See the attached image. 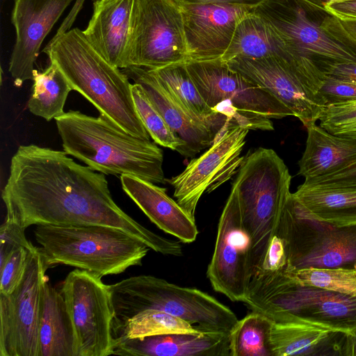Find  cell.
<instances>
[{
    "label": "cell",
    "mask_w": 356,
    "mask_h": 356,
    "mask_svg": "<svg viewBox=\"0 0 356 356\" xmlns=\"http://www.w3.org/2000/svg\"><path fill=\"white\" fill-rule=\"evenodd\" d=\"M134 0H95L83 33L96 51L114 67L127 68V52Z\"/></svg>",
    "instance_id": "20"
},
{
    "label": "cell",
    "mask_w": 356,
    "mask_h": 356,
    "mask_svg": "<svg viewBox=\"0 0 356 356\" xmlns=\"http://www.w3.org/2000/svg\"><path fill=\"white\" fill-rule=\"evenodd\" d=\"M185 3H227L254 8L265 0H178Z\"/></svg>",
    "instance_id": "44"
},
{
    "label": "cell",
    "mask_w": 356,
    "mask_h": 356,
    "mask_svg": "<svg viewBox=\"0 0 356 356\" xmlns=\"http://www.w3.org/2000/svg\"><path fill=\"white\" fill-rule=\"evenodd\" d=\"M188 61L221 59L239 22L254 8L227 3H181Z\"/></svg>",
    "instance_id": "17"
},
{
    "label": "cell",
    "mask_w": 356,
    "mask_h": 356,
    "mask_svg": "<svg viewBox=\"0 0 356 356\" xmlns=\"http://www.w3.org/2000/svg\"><path fill=\"white\" fill-rule=\"evenodd\" d=\"M318 120L328 132L356 140V100L326 105Z\"/></svg>",
    "instance_id": "34"
},
{
    "label": "cell",
    "mask_w": 356,
    "mask_h": 356,
    "mask_svg": "<svg viewBox=\"0 0 356 356\" xmlns=\"http://www.w3.org/2000/svg\"><path fill=\"white\" fill-rule=\"evenodd\" d=\"M39 356H78L74 325L65 298L44 282L38 328Z\"/></svg>",
    "instance_id": "25"
},
{
    "label": "cell",
    "mask_w": 356,
    "mask_h": 356,
    "mask_svg": "<svg viewBox=\"0 0 356 356\" xmlns=\"http://www.w3.org/2000/svg\"><path fill=\"white\" fill-rule=\"evenodd\" d=\"M42 51L73 90L81 94L99 113L127 133L150 140L136 110L129 77L96 51L83 31L74 28L56 34Z\"/></svg>",
    "instance_id": "3"
},
{
    "label": "cell",
    "mask_w": 356,
    "mask_h": 356,
    "mask_svg": "<svg viewBox=\"0 0 356 356\" xmlns=\"http://www.w3.org/2000/svg\"><path fill=\"white\" fill-rule=\"evenodd\" d=\"M319 95L325 106L356 100V83L324 76Z\"/></svg>",
    "instance_id": "37"
},
{
    "label": "cell",
    "mask_w": 356,
    "mask_h": 356,
    "mask_svg": "<svg viewBox=\"0 0 356 356\" xmlns=\"http://www.w3.org/2000/svg\"><path fill=\"white\" fill-rule=\"evenodd\" d=\"M25 229L19 225L5 220L0 228V264L16 249L33 244L26 238Z\"/></svg>",
    "instance_id": "38"
},
{
    "label": "cell",
    "mask_w": 356,
    "mask_h": 356,
    "mask_svg": "<svg viewBox=\"0 0 356 356\" xmlns=\"http://www.w3.org/2000/svg\"><path fill=\"white\" fill-rule=\"evenodd\" d=\"M325 10L341 19H356V0H342L331 2Z\"/></svg>",
    "instance_id": "42"
},
{
    "label": "cell",
    "mask_w": 356,
    "mask_h": 356,
    "mask_svg": "<svg viewBox=\"0 0 356 356\" xmlns=\"http://www.w3.org/2000/svg\"><path fill=\"white\" fill-rule=\"evenodd\" d=\"M35 248L33 245L29 247H20L0 264L1 294L11 293L21 284L27 268L30 254Z\"/></svg>",
    "instance_id": "35"
},
{
    "label": "cell",
    "mask_w": 356,
    "mask_h": 356,
    "mask_svg": "<svg viewBox=\"0 0 356 356\" xmlns=\"http://www.w3.org/2000/svg\"><path fill=\"white\" fill-rule=\"evenodd\" d=\"M183 15L178 0H134L127 67L157 69L186 63Z\"/></svg>",
    "instance_id": "12"
},
{
    "label": "cell",
    "mask_w": 356,
    "mask_h": 356,
    "mask_svg": "<svg viewBox=\"0 0 356 356\" xmlns=\"http://www.w3.org/2000/svg\"><path fill=\"white\" fill-rule=\"evenodd\" d=\"M187 70L207 105L249 129L273 131L270 119L293 116L274 95L220 59L187 61Z\"/></svg>",
    "instance_id": "8"
},
{
    "label": "cell",
    "mask_w": 356,
    "mask_h": 356,
    "mask_svg": "<svg viewBox=\"0 0 356 356\" xmlns=\"http://www.w3.org/2000/svg\"><path fill=\"white\" fill-rule=\"evenodd\" d=\"M322 26L338 40L356 51V19L338 18L328 12L322 21Z\"/></svg>",
    "instance_id": "39"
},
{
    "label": "cell",
    "mask_w": 356,
    "mask_h": 356,
    "mask_svg": "<svg viewBox=\"0 0 356 356\" xmlns=\"http://www.w3.org/2000/svg\"><path fill=\"white\" fill-rule=\"evenodd\" d=\"M226 63L274 95L306 128L318 120L325 106L319 95L324 74L313 60L277 55L238 58Z\"/></svg>",
    "instance_id": "10"
},
{
    "label": "cell",
    "mask_w": 356,
    "mask_h": 356,
    "mask_svg": "<svg viewBox=\"0 0 356 356\" xmlns=\"http://www.w3.org/2000/svg\"><path fill=\"white\" fill-rule=\"evenodd\" d=\"M123 72L139 84L170 129L185 144V156L193 157L209 147L215 134L196 120L163 86L149 69L131 66Z\"/></svg>",
    "instance_id": "19"
},
{
    "label": "cell",
    "mask_w": 356,
    "mask_h": 356,
    "mask_svg": "<svg viewBox=\"0 0 356 356\" xmlns=\"http://www.w3.org/2000/svg\"><path fill=\"white\" fill-rule=\"evenodd\" d=\"M106 175L65 151L20 145L11 158L1 197L6 220L31 225H103L120 229L164 255L180 257L179 242L147 229L114 202Z\"/></svg>",
    "instance_id": "1"
},
{
    "label": "cell",
    "mask_w": 356,
    "mask_h": 356,
    "mask_svg": "<svg viewBox=\"0 0 356 356\" xmlns=\"http://www.w3.org/2000/svg\"><path fill=\"white\" fill-rule=\"evenodd\" d=\"M229 334H168L124 339L114 343L113 355L230 356Z\"/></svg>",
    "instance_id": "22"
},
{
    "label": "cell",
    "mask_w": 356,
    "mask_h": 356,
    "mask_svg": "<svg viewBox=\"0 0 356 356\" xmlns=\"http://www.w3.org/2000/svg\"><path fill=\"white\" fill-rule=\"evenodd\" d=\"M72 319L78 356L113 355L114 310L109 285L102 277L76 268L60 289Z\"/></svg>",
    "instance_id": "13"
},
{
    "label": "cell",
    "mask_w": 356,
    "mask_h": 356,
    "mask_svg": "<svg viewBox=\"0 0 356 356\" xmlns=\"http://www.w3.org/2000/svg\"><path fill=\"white\" fill-rule=\"evenodd\" d=\"M273 323L255 311L238 320L229 334L230 356H273L270 343Z\"/></svg>",
    "instance_id": "31"
},
{
    "label": "cell",
    "mask_w": 356,
    "mask_h": 356,
    "mask_svg": "<svg viewBox=\"0 0 356 356\" xmlns=\"http://www.w3.org/2000/svg\"><path fill=\"white\" fill-rule=\"evenodd\" d=\"M346 332L301 322H273L270 343L273 356H341Z\"/></svg>",
    "instance_id": "23"
},
{
    "label": "cell",
    "mask_w": 356,
    "mask_h": 356,
    "mask_svg": "<svg viewBox=\"0 0 356 356\" xmlns=\"http://www.w3.org/2000/svg\"><path fill=\"white\" fill-rule=\"evenodd\" d=\"M63 151L104 175H129L164 184L163 154L156 143L134 136L99 113L69 111L56 119Z\"/></svg>",
    "instance_id": "2"
},
{
    "label": "cell",
    "mask_w": 356,
    "mask_h": 356,
    "mask_svg": "<svg viewBox=\"0 0 356 356\" xmlns=\"http://www.w3.org/2000/svg\"><path fill=\"white\" fill-rule=\"evenodd\" d=\"M149 70L186 110L215 135L228 120L207 105L191 78L186 63Z\"/></svg>",
    "instance_id": "27"
},
{
    "label": "cell",
    "mask_w": 356,
    "mask_h": 356,
    "mask_svg": "<svg viewBox=\"0 0 356 356\" xmlns=\"http://www.w3.org/2000/svg\"><path fill=\"white\" fill-rule=\"evenodd\" d=\"M303 1L314 7L325 10V7L330 3L334 2V1H342V0H303Z\"/></svg>",
    "instance_id": "45"
},
{
    "label": "cell",
    "mask_w": 356,
    "mask_h": 356,
    "mask_svg": "<svg viewBox=\"0 0 356 356\" xmlns=\"http://www.w3.org/2000/svg\"><path fill=\"white\" fill-rule=\"evenodd\" d=\"M317 66L324 76L356 83V63L324 62Z\"/></svg>",
    "instance_id": "41"
},
{
    "label": "cell",
    "mask_w": 356,
    "mask_h": 356,
    "mask_svg": "<svg viewBox=\"0 0 356 356\" xmlns=\"http://www.w3.org/2000/svg\"><path fill=\"white\" fill-rule=\"evenodd\" d=\"M295 58L324 62L356 63V51L338 40L322 26L328 13L303 0H265L254 7Z\"/></svg>",
    "instance_id": "11"
},
{
    "label": "cell",
    "mask_w": 356,
    "mask_h": 356,
    "mask_svg": "<svg viewBox=\"0 0 356 356\" xmlns=\"http://www.w3.org/2000/svg\"><path fill=\"white\" fill-rule=\"evenodd\" d=\"M295 281L334 292L356 296V270L345 268H304L285 270Z\"/></svg>",
    "instance_id": "33"
},
{
    "label": "cell",
    "mask_w": 356,
    "mask_h": 356,
    "mask_svg": "<svg viewBox=\"0 0 356 356\" xmlns=\"http://www.w3.org/2000/svg\"><path fill=\"white\" fill-rule=\"evenodd\" d=\"M293 195L320 220L339 225L356 223V188L302 184Z\"/></svg>",
    "instance_id": "26"
},
{
    "label": "cell",
    "mask_w": 356,
    "mask_h": 356,
    "mask_svg": "<svg viewBox=\"0 0 356 356\" xmlns=\"http://www.w3.org/2000/svg\"><path fill=\"white\" fill-rule=\"evenodd\" d=\"M286 243L285 270L345 268L356 270V223L320 220L291 193L275 229Z\"/></svg>",
    "instance_id": "9"
},
{
    "label": "cell",
    "mask_w": 356,
    "mask_h": 356,
    "mask_svg": "<svg viewBox=\"0 0 356 356\" xmlns=\"http://www.w3.org/2000/svg\"><path fill=\"white\" fill-rule=\"evenodd\" d=\"M287 264L286 243L275 229L258 271L252 277L277 273L285 269Z\"/></svg>",
    "instance_id": "36"
},
{
    "label": "cell",
    "mask_w": 356,
    "mask_h": 356,
    "mask_svg": "<svg viewBox=\"0 0 356 356\" xmlns=\"http://www.w3.org/2000/svg\"><path fill=\"white\" fill-rule=\"evenodd\" d=\"M249 129L227 120L209 149L192 159L184 170L167 179L177 203L193 218L202 195L211 193L237 173Z\"/></svg>",
    "instance_id": "14"
},
{
    "label": "cell",
    "mask_w": 356,
    "mask_h": 356,
    "mask_svg": "<svg viewBox=\"0 0 356 356\" xmlns=\"http://www.w3.org/2000/svg\"><path fill=\"white\" fill-rule=\"evenodd\" d=\"M306 146L298 161L305 180L337 172L356 161V140L332 134L320 125L307 127Z\"/></svg>",
    "instance_id": "24"
},
{
    "label": "cell",
    "mask_w": 356,
    "mask_h": 356,
    "mask_svg": "<svg viewBox=\"0 0 356 356\" xmlns=\"http://www.w3.org/2000/svg\"><path fill=\"white\" fill-rule=\"evenodd\" d=\"M277 55L291 56L253 9L238 24L230 44L220 60L227 63L238 58L258 59Z\"/></svg>",
    "instance_id": "28"
},
{
    "label": "cell",
    "mask_w": 356,
    "mask_h": 356,
    "mask_svg": "<svg viewBox=\"0 0 356 356\" xmlns=\"http://www.w3.org/2000/svg\"><path fill=\"white\" fill-rule=\"evenodd\" d=\"M73 0H15L11 20L15 42L8 70L15 86L32 80L41 45Z\"/></svg>",
    "instance_id": "18"
},
{
    "label": "cell",
    "mask_w": 356,
    "mask_h": 356,
    "mask_svg": "<svg viewBox=\"0 0 356 356\" xmlns=\"http://www.w3.org/2000/svg\"><path fill=\"white\" fill-rule=\"evenodd\" d=\"M303 184L312 186L356 188V161L337 172L305 180Z\"/></svg>",
    "instance_id": "40"
},
{
    "label": "cell",
    "mask_w": 356,
    "mask_h": 356,
    "mask_svg": "<svg viewBox=\"0 0 356 356\" xmlns=\"http://www.w3.org/2000/svg\"><path fill=\"white\" fill-rule=\"evenodd\" d=\"M206 333L211 332H204L181 318L156 309L142 311L113 325L114 343L124 339L168 334H202Z\"/></svg>",
    "instance_id": "30"
},
{
    "label": "cell",
    "mask_w": 356,
    "mask_h": 356,
    "mask_svg": "<svg viewBox=\"0 0 356 356\" xmlns=\"http://www.w3.org/2000/svg\"><path fill=\"white\" fill-rule=\"evenodd\" d=\"M113 325L146 310L181 318L204 332L230 334L238 319L226 305L195 288L183 287L152 275H138L109 285Z\"/></svg>",
    "instance_id": "6"
},
{
    "label": "cell",
    "mask_w": 356,
    "mask_h": 356,
    "mask_svg": "<svg viewBox=\"0 0 356 356\" xmlns=\"http://www.w3.org/2000/svg\"><path fill=\"white\" fill-rule=\"evenodd\" d=\"M243 302L273 322L301 321L344 332L356 327V296L299 283L283 270L252 277Z\"/></svg>",
    "instance_id": "5"
},
{
    "label": "cell",
    "mask_w": 356,
    "mask_h": 356,
    "mask_svg": "<svg viewBox=\"0 0 356 356\" xmlns=\"http://www.w3.org/2000/svg\"><path fill=\"white\" fill-rule=\"evenodd\" d=\"M341 356H356V327L346 333L341 348Z\"/></svg>",
    "instance_id": "43"
},
{
    "label": "cell",
    "mask_w": 356,
    "mask_h": 356,
    "mask_svg": "<svg viewBox=\"0 0 356 356\" xmlns=\"http://www.w3.org/2000/svg\"><path fill=\"white\" fill-rule=\"evenodd\" d=\"M32 93L28 101L29 111L47 121L63 115L67 96L73 90L71 85L56 65L42 72L34 70Z\"/></svg>",
    "instance_id": "29"
},
{
    "label": "cell",
    "mask_w": 356,
    "mask_h": 356,
    "mask_svg": "<svg viewBox=\"0 0 356 356\" xmlns=\"http://www.w3.org/2000/svg\"><path fill=\"white\" fill-rule=\"evenodd\" d=\"M251 258V238L243 224L238 193L232 186L207 270L213 289L233 302H243L252 277Z\"/></svg>",
    "instance_id": "16"
},
{
    "label": "cell",
    "mask_w": 356,
    "mask_h": 356,
    "mask_svg": "<svg viewBox=\"0 0 356 356\" xmlns=\"http://www.w3.org/2000/svg\"><path fill=\"white\" fill-rule=\"evenodd\" d=\"M131 93L137 113L154 142L185 156L184 143L170 129L142 87L134 83L131 85Z\"/></svg>",
    "instance_id": "32"
},
{
    "label": "cell",
    "mask_w": 356,
    "mask_h": 356,
    "mask_svg": "<svg viewBox=\"0 0 356 356\" xmlns=\"http://www.w3.org/2000/svg\"><path fill=\"white\" fill-rule=\"evenodd\" d=\"M36 242L52 266L65 264L101 277L142 264L149 248L122 229L103 225H36Z\"/></svg>",
    "instance_id": "4"
},
{
    "label": "cell",
    "mask_w": 356,
    "mask_h": 356,
    "mask_svg": "<svg viewBox=\"0 0 356 356\" xmlns=\"http://www.w3.org/2000/svg\"><path fill=\"white\" fill-rule=\"evenodd\" d=\"M49 267L35 247L19 286L8 295L0 293V356H39L42 290Z\"/></svg>",
    "instance_id": "15"
},
{
    "label": "cell",
    "mask_w": 356,
    "mask_h": 356,
    "mask_svg": "<svg viewBox=\"0 0 356 356\" xmlns=\"http://www.w3.org/2000/svg\"><path fill=\"white\" fill-rule=\"evenodd\" d=\"M120 178L125 193L159 228L183 243L195 241L198 229L195 218L167 195L165 188L129 175Z\"/></svg>",
    "instance_id": "21"
},
{
    "label": "cell",
    "mask_w": 356,
    "mask_h": 356,
    "mask_svg": "<svg viewBox=\"0 0 356 356\" xmlns=\"http://www.w3.org/2000/svg\"><path fill=\"white\" fill-rule=\"evenodd\" d=\"M291 176L272 149L245 155L232 186L237 191L243 224L252 241V277L259 269L284 205ZM252 278V277H251Z\"/></svg>",
    "instance_id": "7"
}]
</instances>
